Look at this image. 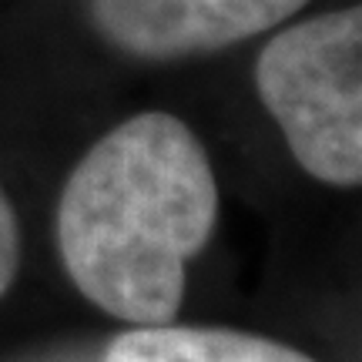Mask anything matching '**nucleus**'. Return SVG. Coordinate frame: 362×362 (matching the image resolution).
<instances>
[{
	"label": "nucleus",
	"mask_w": 362,
	"mask_h": 362,
	"mask_svg": "<svg viewBox=\"0 0 362 362\" xmlns=\"http://www.w3.org/2000/svg\"><path fill=\"white\" fill-rule=\"evenodd\" d=\"M218 185L202 141L148 111L90 148L57 208V242L81 292L131 325H165L185 296V265L211 238Z\"/></svg>",
	"instance_id": "1"
},
{
	"label": "nucleus",
	"mask_w": 362,
	"mask_h": 362,
	"mask_svg": "<svg viewBox=\"0 0 362 362\" xmlns=\"http://www.w3.org/2000/svg\"><path fill=\"white\" fill-rule=\"evenodd\" d=\"M259 94L298 165L329 185L362 181V11H332L269 40Z\"/></svg>",
	"instance_id": "2"
},
{
	"label": "nucleus",
	"mask_w": 362,
	"mask_h": 362,
	"mask_svg": "<svg viewBox=\"0 0 362 362\" xmlns=\"http://www.w3.org/2000/svg\"><path fill=\"white\" fill-rule=\"evenodd\" d=\"M309 0H94V24L115 47L168 61L262 34Z\"/></svg>",
	"instance_id": "3"
},
{
	"label": "nucleus",
	"mask_w": 362,
	"mask_h": 362,
	"mask_svg": "<svg viewBox=\"0 0 362 362\" xmlns=\"http://www.w3.org/2000/svg\"><path fill=\"white\" fill-rule=\"evenodd\" d=\"M104 362H315L248 332L188 329V325H138L107 346Z\"/></svg>",
	"instance_id": "4"
},
{
	"label": "nucleus",
	"mask_w": 362,
	"mask_h": 362,
	"mask_svg": "<svg viewBox=\"0 0 362 362\" xmlns=\"http://www.w3.org/2000/svg\"><path fill=\"white\" fill-rule=\"evenodd\" d=\"M21 265V235H17V218H13L11 202L0 192V296L11 288L13 275Z\"/></svg>",
	"instance_id": "5"
}]
</instances>
